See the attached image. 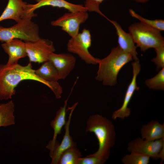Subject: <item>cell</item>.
Masks as SVG:
<instances>
[{"instance_id": "cell-14", "label": "cell", "mask_w": 164, "mask_h": 164, "mask_svg": "<svg viewBox=\"0 0 164 164\" xmlns=\"http://www.w3.org/2000/svg\"><path fill=\"white\" fill-rule=\"evenodd\" d=\"M1 46L9 56V59L6 64L7 66L17 64L20 58L27 56L25 42L21 39H13L3 43Z\"/></svg>"}, {"instance_id": "cell-27", "label": "cell", "mask_w": 164, "mask_h": 164, "mask_svg": "<svg viewBox=\"0 0 164 164\" xmlns=\"http://www.w3.org/2000/svg\"><path fill=\"white\" fill-rule=\"evenodd\" d=\"M105 162L97 156L90 155L84 158H80L77 164H103Z\"/></svg>"}, {"instance_id": "cell-24", "label": "cell", "mask_w": 164, "mask_h": 164, "mask_svg": "<svg viewBox=\"0 0 164 164\" xmlns=\"http://www.w3.org/2000/svg\"><path fill=\"white\" fill-rule=\"evenodd\" d=\"M146 86L150 89L156 90H164V68L154 77L145 80Z\"/></svg>"}, {"instance_id": "cell-20", "label": "cell", "mask_w": 164, "mask_h": 164, "mask_svg": "<svg viewBox=\"0 0 164 164\" xmlns=\"http://www.w3.org/2000/svg\"><path fill=\"white\" fill-rule=\"evenodd\" d=\"M14 108L12 100L0 104V127H5L15 124Z\"/></svg>"}, {"instance_id": "cell-25", "label": "cell", "mask_w": 164, "mask_h": 164, "mask_svg": "<svg viewBox=\"0 0 164 164\" xmlns=\"http://www.w3.org/2000/svg\"><path fill=\"white\" fill-rule=\"evenodd\" d=\"M154 49L156 56L151 61L156 66V70H159L164 68V45L157 47Z\"/></svg>"}, {"instance_id": "cell-17", "label": "cell", "mask_w": 164, "mask_h": 164, "mask_svg": "<svg viewBox=\"0 0 164 164\" xmlns=\"http://www.w3.org/2000/svg\"><path fill=\"white\" fill-rule=\"evenodd\" d=\"M70 95V94L65 101L63 106L60 107L57 111L55 117L50 123L51 126L53 130L54 134L52 139L49 142L46 148L50 151V157L54 148L57 136L61 133L62 128L66 123L65 118L66 107Z\"/></svg>"}, {"instance_id": "cell-10", "label": "cell", "mask_w": 164, "mask_h": 164, "mask_svg": "<svg viewBox=\"0 0 164 164\" xmlns=\"http://www.w3.org/2000/svg\"><path fill=\"white\" fill-rule=\"evenodd\" d=\"M131 65L132 68V78L128 87L121 106L112 114L111 118L114 120L117 118L123 120L130 115L131 111L128 107L129 104L135 91H138L139 89L136 81L137 77L141 69L139 60L132 62Z\"/></svg>"}, {"instance_id": "cell-13", "label": "cell", "mask_w": 164, "mask_h": 164, "mask_svg": "<svg viewBox=\"0 0 164 164\" xmlns=\"http://www.w3.org/2000/svg\"><path fill=\"white\" fill-rule=\"evenodd\" d=\"M78 102L75 103L72 107L68 117V121L65 125V133L63 139L60 144L56 141L54 148L51 157V164H58L60 157L65 150L72 146H76L77 143L74 141L69 133V127L72 113L77 105Z\"/></svg>"}, {"instance_id": "cell-1", "label": "cell", "mask_w": 164, "mask_h": 164, "mask_svg": "<svg viewBox=\"0 0 164 164\" xmlns=\"http://www.w3.org/2000/svg\"><path fill=\"white\" fill-rule=\"evenodd\" d=\"M25 80H33L42 83L52 91L56 98L61 97L63 88L58 82L46 80L38 76L30 62L25 66L18 63L11 66L0 64V100L11 99L15 94V88Z\"/></svg>"}, {"instance_id": "cell-11", "label": "cell", "mask_w": 164, "mask_h": 164, "mask_svg": "<svg viewBox=\"0 0 164 164\" xmlns=\"http://www.w3.org/2000/svg\"><path fill=\"white\" fill-rule=\"evenodd\" d=\"M45 6L63 8L69 12L88 11L87 8L83 5L73 4L65 0H39L35 4H27L25 10V17L32 18L36 16L34 11Z\"/></svg>"}, {"instance_id": "cell-22", "label": "cell", "mask_w": 164, "mask_h": 164, "mask_svg": "<svg viewBox=\"0 0 164 164\" xmlns=\"http://www.w3.org/2000/svg\"><path fill=\"white\" fill-rule=\"evenodd\" d=\"M124 156L121 162L124 164H148L150 157L137 152H132Z\"/></svg>"}, {"instance_id": "cell-5", "label": "cell", "mask_w": 164, "mask_h": 164, "mask_svg": "<svg viewBox=\"0 0 164 164\" xmlns=\"http://www.w3.org/2000/svg\"><path fill=\"white\" fill-rule=\"evenodd\" d=\"M128 30L136 46L142 51L164 45V38L160 31L140 22L132 24Z\"/></svg>"}, {"instance_id": "cell-6", "label": "cell", "mask_w": 164, "mask_h": 164, "mask_svg": "<svg viewBox=\"0 0 164 164\" xmlns=\"http://www.w3.org/2000/svg\"><path fill=\"white\" fill-rule=\"evenodd\" d=\"M91 45L90 31L84 29L76 36L71 37L67 42V49L70 53L77 55L86 63L96 65L99 59L94 57L89 51Z\"/></svg>"}, {"instance_id": "cell-12", "label": "cell", "mask_w": 164, "mask_h": 164, "mask_svg": "<svg viewBox=\"0 0 164 164\" xmlns=\"http://www.w3.org/2000/svg\"><path fill=\"white\" fill-rule=\"evenodd\" d=\"M48 60L51 61L56 69L60 79H64L75 67L76 59L70 53L56 54L52 53L48 56Z\"/></svg>"}, {"instance_id": "cell-8", "label": "cell", "mask_w": 164, "mask_h": 164, "mask_svg": "<svg viewBox=\"0 0 164 164\" xmlns=\"http://www.w3.org/2000/svg\"><path fill=\"white\" fill-rule=\"evenodd\" d=\"M88 16L87 11L69 12L52 21L51 24L53 26L60 27L71 37H73L79 33L80 25L87 20Z\"/></svg>"}, {"instance_id": "cell-3", "label": "cell", "mask_w": 164, "mask_h": 164, "mask_svg": "<svg viewBox=\"0 0 164 164\" xmlns=\"http://www.w3.org/2000/svg\"><path fill=\"white\" fill-rule=\"evenodd\" d=\"M133 60L130 54L123 50L118 46L112 48L107 56L99 59L98 68L95 79L101 82L104 86L116 85L120 70Z\"/></svg>"}, {"instance_id": "cell-26", "label": "cell", "mask_w": 164, "mask_h": 164, "mask_svg": "<svg viewBox=\"0 0 164 164\" xmlns=\"http://www.w3.org/2000/svg\"><path fill=\"white\" fill-rule=\"evenodd\" d=\"M104 0H86L84 6L87 8L88 11L96 12L101 15L106 17L100 11L99 8L100 4Z\"/></svg>"}, {"instance_id": "cell-16", "label": "cell", "mask_w": 164, "mask_h": 164, "mask_svg": "<svg viewBox=\"0 0 164 164\" xmlns=\"http://www.w3.org/2000/svg\"><path fill=\"white\" fill-rule=\"evenodd\" d=\"M27 4L23 0H9L5 8L0 16V22L10 19L18 22L25 18Z\"/></svg>"}, {"instance_id": "cell-7", "label": "cell", "mask_w": 164, "mask_h": 164, "mask_svg": "<svg viewBox=\"0 0 164 164\" xmlns=\"http://www.w3.org/2000/svg\"><path fill=\"white\" fill-rule=\"evenodd\" d=\"M127 150L130 153L137 152L155 158L164 159V138L149 140L138 137L128 143Z\"/></svg>"}, {"instance_id": "cell-19", "label": "cell", "mask_w": 164, "mask_h": 164, "mask_svg": "<svg viewBox=\"0 0 164 164\" xmlns=\"http://www.w3.org/2000/svg\"><path fill=\"white\" fill-rule=\"evenodd\" d=\"M36 74L46 80L58 82L60 80L58 72L53 63L50 60L43 63L38 69L35 70Z\"/></svg>"}, {"instance_id": "cell-21", "label": "cell", "mask_w": 164, "mask_h": 164, "mask_svg": "<svg viewBox=\"0 0 164 164\" xmlns=\"http://www.w3.org/2000/svg\"><path fill=\"white\" fill-rule=\"evenodd\" d=\"M82 155L76 146L69 148L61 154L58 164H77Z\"/></svg>"}, {"instance_id": "cell-9", "label": "cell", "mask_w": 164, "mask_h": 164, "mask_svg": "<svg viewBox=\"0 0 164 164\" xmlns=\"http://www.w3.org/2000/svg\"><path fill=\"white\" fill-rule=\"evenodd\" d=\"M27 56L30 62L40 63L48 60V56L55 49L53 42L41 38L33 42H25Z\"/></svg>"}, {"instance_id": "cell-15", "label": "cell", "mask_w": 164, "mask_h": 164, "mask_svg": "<svg viewBox=\"0 0 164 164\" xmlns=\"http://www.w3.org/2000/svg\"><path fill=\"white\" fill-rule=\"evenodd\" d=\"M108 20L114 26L118 36V46L123 50L130 54L134 61L139 60L136 48L133 38L129 33L126 32L116 21Z\"/></svg>"}, {"instance_id": "cell-18", "label": "cell", "mask_w": 164, "mask_h": 164, "mask_svg": "<svg viewBox=\"0 0 164 164\" xmlns=\"http://www.w3.org/2000/svg\"><path fill=\"white\" fill-rule=\"evenodd\" d=\"M141 138L155 140L164 138V123L157 120H152L143 125L140 129Z\"/></svg>"}, {"instance_id": "cell-28", "label": "cell", "mask_w": 164, "mask_h": 164, "mask_svg": "<svg viewBox=\"0 0 164 164\" xmlns=\"http://www.w3.org/2000/svg\"><path fill=\"white\" fill-rule=\"evenodd\" d=\"M136 2L140 3H146L149 0H132Z\"/></svg>"}, {"instance_id": "cell-23", "label": "cell", "mask_w": 164, "mask_h": 164, "mask_svg": "<svg viewBox=\"0 0 164 164\" xmlns=\"http://www.w3.org/2000/svg\"><path fill=\"white\" fill-rule=\"evenodd\" d=\"M130 15L139 20L143 24L156 29L160 31L164 30V20L162 19L150 20L145 18L135 12L132 9H129Z\"/></svg>"}, {"instance_id": "cell-4", "label": "cell", "mask_w": 164, "mask_h": 164, "mask_svg": "<svg viewBox=\"0 0 164 164\" xmlns=\"http://www.w3.org/2000/svg\"><path fill=\"white\" fill-rule=\"evenodd\" d=\"M32 18H24L10 27L0 25V41L4 43L19 39L24 42H33L40 39L38 26L32 21Z\"/></svg>"}, {"instance_id": "cell-2", "label": "cell", "mask_w": 164, "mask_h": 164, "mask_svg": "<svg viewBox=\"0 0 164 164\" xmlns=\"http://www.w3.org/2000/svg\"><path fill=\"white\" fill-rule=\"evenodd\" d=\"M88 132L95 134L99 144L97 150L91 155L106 161L115 143L116 133L114 124L110 119L101 115H92L87 121L86 133Z\"/></svg>"}]
</instances>
